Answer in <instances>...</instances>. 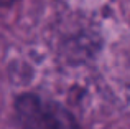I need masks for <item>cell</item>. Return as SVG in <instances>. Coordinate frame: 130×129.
I'll list each match as a JSON object with an SVG mask.
<instances>
[{"mask_svg": "<svg viewBox=\"0 0 130 129\" xmlns=\"http://www.w3.org/2000/svg\"><path fill=\"white\" fill-rule=\"evenodd\" d=\"M13 108L17 123L22 129H81L73 113L63 104L38 94H20Z\"/></svg>", "mask_w": 130, "mask_h": 129, "instance_id": "1", "label": "cell"}, {"mask_svg": "<svg viewBox=\"0 0 130 129\" xmlns=\"http://www.w3.org/2000/svg\"><path fill=\"white\" fill-rule=\"evenodd\" d=\"M18 0H0V7L2 8H7V7H12L13 3H17Z\"/></svg>", "mask_w": 130, "mask_h": 129, "instance_id": "2", "label": "cell"}]
</instances>
